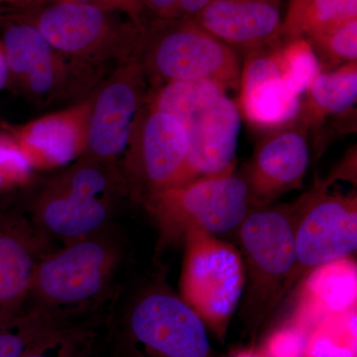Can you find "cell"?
Here are the masks:
<instances>
[{"label": "cell", "mask_w": 357, "mask_h": 357, "mask_svg": "<svg viewBox=\"0 0 357 357\" xmlns=\"http://www.w3.org/2000/svg\"><path fill=\"white\" fill-rule=\"evenodd\" d=\"M151 91L175 82L208 79L225 89L241 88L236 50L192 18L144 20L132 57Z\"/></svg>", "instance_id": "6da1fadb"}, {"label": "cell", "mask_w": 357, "mask_h": 357, "mask_svg": "<svg viewBox=\"0 0 357 357\" xmlns=\"http://www.w3.org/2000/svg\"><path fill=\"white\" fill-rule=\"evenodd\" d=\"M148 103L184 126L192 180L234 170L241 114L222 84L208 79L164 84L150 91Z\"/></svg>", "instance_id": "7a4b0ae2"}, {"label": "cell", "mask_w": 357, "mask_h": 357, "mask_svg": "<svg viewBox=\"0 0 357 357\" xmlns=\"http://www.w3.org/2000/svg\"><path fill=\"white\" fill-rule=\"evenodd\" d=\"M18 11L63 55L105 68L132 59L140 26L128 16L75 0H41Z\"/></svg>", "instance_id": "3957f363"}, {"label": "cell", "mask_w": 357, "mask_h": 357, "mask_svg": "<svg viewBox=\"0 0 357 357\" xmlns=\"http://www.w3.org/2000/svg\"><path fill=\"white\" fill-rule=\"evenodd\" d=\"M0 44L9 79L39 107L91 93L103 75V68L56 50L36 26L16 10L0 11Z\"/></svg>", "instance_id": "277c9868"}, {"label": "cell", "mask_w": 357, "mask_h": 357, "mask_svg": "<svg viewBox=\"0 0 357 357\" xmlns=\"http://www.w3.org/2000/svg\"><path fill=\"white\" fill-rule=\"evenodd\" d=\"M164 238H182L191 227L211 234L237 229L252 208L248 185L234 170L206 176L143 199Z\"/></svg>", "instance_id": "5b68a950"}, {"label": "cell", "mask_w": 357, "mask_h": 357, "mask_svg": "<svg viewBox=\"0 0 357 357\" xmlns=\"http://www.w3.org/2000/svg\"><path fill=\"white\" fill-rule=\"evenodd\" d=\"M117 260L114 244L100 232L66 244L39 263L29 294L36 307L69 319L105 294Z\"/></svg>", "instance_id": "8992f818"}, {"label": "cell", "mask_w": 357, "mask_h": 357, "mask_svg": "<svg viewBox=\"0 0 357 357\" xmlns=\"http://www.w3.org/2000/svg\"><path fill=\"white\" fill-rule=\"evenodd\" d=\"M183 300L204 323L222 333L243 296L245 266L241 253L210 232L185 231Z\"/></svg>", "instance_id": "52a82bcc"}, {"label": "cell", "mask_w": 357, "mask_h": 357, "mask_svg": "<svg viewBox=\"0 0 357 357\" xmlns=\"http://www.w3.org/2000/svg\"><path fill=\"white\" fill-rule=\"evenodd\" d=\"M119 169L128 192L141 202L154 192L192 182L184 126L147 102Z\"/></svg>", "instance_id": "ba28073f"}, {"label": "cell", "mask_w": 357, "mask_h": 357, "mask_svg": "<svg viewBox=\"0 0 357 357\" xmlns=\"http://www.w3.org/2000/svg\"><path fill=\"white\" fill-rule=\"evenodd\" d=\"M237 229L250 279L246 304H272L297 264L293 204L252 206Z\"/></svg>", "instance_id": "9c48e42d"}, {"label": "cell", "mask_w": 357, "mask_h": 357, "mask_svg": "<svg viewBox=\"0 0 357 357\" xmlns=\"http://www.w3.org/2000/svg\"><path fill=\"white\" fill-rule=\"evenodd\" d=\"M293 206L297 264L291 282L356 250V196L331 192L326 185L317 184Z\"/></svg>", "instance_id": "30bf717a"}, {"label": "cell", "mask_w": 357, "mask_h": 357, "mask_svg": "<svg viewBox=\"0 0 357 357\" xmlns=\"http://www.w3.org/2000/svg\"><path fill=\"white\" fill-rule=\"evenodd\" d=\"M149 84L133 60L115 67L91 93L86 149L83 156L116 164L126 152L138 115L148 102Z\"/></svg>", "instance_id": "8fae6325"}, {"label": "cell", "mask_w": 357, "mask_h": 357, "mask_svg": "<svg viewBox=\"0 0 357 357\" xmlns=\"http://www.w3.org/2000/svg\"><path fill=\"white\" fill-rule=\"evenodd\" d=\"M134 337L158 357H208L210 340L201 317L184 300L155 291L143 296L129 319Z\"/></svg>", "instance_id": "7c38bea8"}, {"label": "cell", "mask_w": 357, "mask_h": 357, "mask_svg": "<svg viewBox=\"0 0 357 357\" xmlns=\"http://www.w3.org/2000/svg\"><path fill=\"white\" fill-rule=\"evenodd\" d=\"M307 128L295 121L271 129L256 147L241 175L250 192L252 206L269 204L302 184L309 167Z\"/></svg>", "instance_id": "4fadbf2b"}, {"label": "cell", "mask_w": 357, "mask_h": 357, "mask_svg": "<svg viewBox=\"0 0 357 357\" xmlns=\"http://www.w3.org/2000/svg\"><path fill=\"white\" fill-rule=\"evenodd\" d=\"M49 236L17 213L0 215V316L23 311L33 275L50 255Z\"/></svg>", "instance_id": "5bb4252c"}, {"label": "cell", "mask_w": 357, "mask_h": 357, "mask_svg": "<svg viewBox=\"0 0 357 357\" xmlns=\"http://www.w3.org/2000/svg\"><path fill=\"white\" fill-rule=\"evenodd\" d=\"M89 107L91 96L68 109L13 129L10 134L33 170H51L83 156L86 149Z\"/></svg>", "instance_id": "9a60e30c"}, {"label": "cell", "mask_w": 357, "mask_h": 357, "mask_svg": "<svg viewBox=\"0 0 357 357\" xmlns=\"http://www.w3.org/2000/svg\"><path fill=\"white\" fill-rule=\"evenodd\" d=\"M281 1L213 0L194 20L234 50H261L284 41Z\"/></svg>", "instance_id": "2e32d148"}, {"label": "cell", "mask_w": 357, "mask_h": 357, "mask_svg": "<svg viewBox=\"0 0 357 357\" xmlns=\"http://www.w3.org/2000/svg\"><path fill=\"white\" fill-rule=\"evenodd\" d=\"M273 47L245 53L237 105L251 123L269 129L295 121L301 103L300 96L292 93L282 79L272 53Z\"/></svg>", "instance_id": "e0dca14e"}, {"label": "cell", "mask_w": 357, "mask_h": 357, "mask_svg": "<svg viewBox=\"0 0 357 357\" xmlns=\"http://www.w3.org/2000/svg\"><path fill=\"white\" fill-rule=\"evenodd\" d=\"M114 201L50 181L33 206L34 223L49 237L74 243L98 234L112 217Z\"/></svg>", "instance_id": "ac0fdd59"}, {"label": "cell", "mask_w": 357, "mask_h": 357, "mask_svg": "<svg viewBox=\"0 0 357 357\" xmlns=\"http://www.w3.org/2000/svg\"><path fill=\"white\" fill-rule=\"evenodd\" d=\"M306 278L297 326L304 332L356 307V265L349 258L317 268Z\"/></svg>", "instance_id": "d6986e66"}, {"label": "cell", "mask_w": 357, "mask_h": 357, "mask_svg": "<svg viewBox=\"0 0 357 357\" xmlns=\"http://www.w3.org/2000/svg\"><path fill=\"white\" fill-rule=\"evenodd\" d=\"M357 63L321 72L301 98L296 119L307 128L319 126L330 116L347 115L356 103Z\"/></svg>", "instance_id": "ffe728a7"}, {"label": "cell", "mask_w": 357, "mask_h": 357, "mask_svg": "<svg viewBox=\"0 0 357 357\" xmlns=\"http://www.w3.org/2000/svg\"><path fill=\"white\" fill-rule=\"evenodd\" d=\"M68 319L43 307L21 311L0 321V357H20L49 333L68 326Z\"/></svg>", "instance_id": "44dd1931"}, {"label": "cell", "mask_w": 357, "mask_h": 357, "mask_svg": "<svg viewBox=\"0 0 357 357\" xmlns=\"http://www.w3.org/2000/svg\"><path fill=\"white\" fill-rule=\"evenodd\" d=\"M302 357H356V307L314 326Z\"/></svg>", "instance_id": "7402d4cb"}, {"label": "cell", "mask_w": 357, "mask_h": 357, "mask_svg": "<svg viewBox=\"0 0 357 357\" xmlns=\"http://www.w3.org/2000/svg\"><path fill=\"white\" fill-rule=\"evenodd\" d=\"M282 79L300 98L321 73L318 58L305 38L283 41L272 48Z\"/></svg>", "instance_id": "603a6c76"}, {"label": "cell", "mask_w": 357, "mask_h": 357, "mask_svg": "<svg viewBox=\"0 0 357 357\" xmlns=\"http://www.w3.org/2000/svg\"><path fill=\"white\" fill-rule=\"evenodd\" d=\"M306 40L318 58L321 72L357 62V20Z\"/></svg>", "instance_id": "cb8c5ba5"}, {"label": "cell", "mask_w": 357, "mask_h": 357, "mask_svg": "<svg viewBox=\"0 0 357 357\" xmlns=\"http://www.w3.org/2000/svg\"><path fill=\"white\" fill-rule=\"evenodd\" d=\"M357 20V0H309L300 22L301 38L309 39Z\"/></svg>", "instance_id": "d4e9b609"}, {"label": "cell", "mask_w": 357, "mask_h": 357, "mask_svg": "<svg viewBox=\"0 0 357 357\" xmlns=\"http://www.w3.org/2000/svg\"><path fill=\"white\" fill-rule=\"evenodd\" d=\"M89 333L69 325L42 338L20 357H81L89 344Z\"/></svg>", "instance_id": "484cf974"}, {"label": "cell", "mask_w": 357, "mask_h": 357, "mask_svg": "<svg viewBox=\"0 0 357 357\" xmlns=\"http://www.w3.org/2000/svg\"><path fill=\"white\" fill-rule=\"evenodd\" d=\"M32 167L11 134H0V173L20 188L31 180Z\"/></svg>", "instance_id": "4316f807"}, {"label": "cell", "mask_w": 357, "mask_h": 357, "mask_svg": "<svg viewBox=\"0 0 357 357\" xmlns=\"http://www.w3.org/2000/svg\"><path fill=\"white\" fill-rule=\"evenodd\" d=\"M305 332L300 328H286L275 333L268 342V357H302L304 354Z\"/></svg>", "instance_id": "83f0119b"}, {"label": "cell", "mask_w": 357, "mask_h": 357, "mask_svg": "<svg viewBox=\"0 0 357 357\" xmlns=\"http://www.w3.org/2000/svg\"><path fill=\"white\" fill-rule=\"evenodd\" d=\"M75 1L117 11L128 16L129 20L138 26L142 24L143 18H144L141 0H75Z\"/></svg>", "instance_id": "f1b7e54d"}, {"label": "cell", "mask_w": 357, "mask_h": 357, "mask_svg": "<svg viewBox=\"0 0 357 357\" xmlns=\"http://www.w3.org/2000/svg\"><path fill=\"white\" fill-rule=\"evenodd\" d=\"M309 0H289L287 14L284 17L283 36L284 41L301 38L300 22Z\"/></svg>", "instance_id": "f546056e"}, {"label": "cell", "mask_w": 357, "mask_h": 357, "mask_svg": "<svg viewBox=\"0 0 357 357\" xmlns=\"http://www.w3.org/2000/svg\"><path fill=\"white\" fill-rule=\"evenodd\" d=\"M213 0H178L176 20H194Z\"/></svg>", "instance_id": "4dcf8cb0"}, {"label": "cell", "mask_w": 357, "mask_h": 357, "mask_svg": "<svg viewBox=\"0 0 357 357\" xmlns=\"http://www.w3.org/2000/svg\"><path fill=\"white\" fill-rule=\"evenodd\" d=\"M40 1L41 0H0V11L26 8Z\"/></svg>", "instance_id": "1f68e13d"}, {"label": "cell", "mask_w": 357, "mask_h": 357, "mask_svg": "<svg viewBox=\"0 0 357 357\" xmlns=\"http://www.w3.org/2000/svg\"><path fill=\"white\" fill-rule=\"evenodd\" d=\"M9 79L8 65H7L6 55L3 49L0 44V91L6 86Z\"/></svg>", "instance_id": "d6a6232c"}, {"label": "cell", "mask_w": 357, "mask_h": 357, "mask_svg": "<svg viewBox=\"0 0 357 357\" xmlns=\"http://www.w3.org/2000/svg\"><path fill=\"white\" fill-rule=\"evenodd\" d=\"M15 185L13 184L11 181H9L8 178L4 177L1 173H0V197L2 195L6 194V192L11 191L13 189H15Z\"/></svg>", "instance_id": "836d02e7"}, {"label": "cell", "mask_w": 357, "mask_h": 357, "mask_svg": "<svg viewBox=\"0 0 357 357\" xmlns=\"http://www.w3.org/2000/svg\"><path fill=\"white\" fill-rule=\"evenodd\" d=\"M236 357H259V356H255V354H239V356H237Z\"/></svg>", "instance_id": "e575fe53"}, {"label": "cell", "mask_w": 357, "mask_h": 357, "mask_svg": "<svg viewBox=\"0 0 357 357\" xmlns=\"http://www.w3.org/2000/svg\"><path fill=\"white\" fill-rule=\"evenodd\" d=\"M1 319H4V318H2V317L0 316V321H1Z\"/></svg>", "instance_id": "d590c367"}]
</instances>
